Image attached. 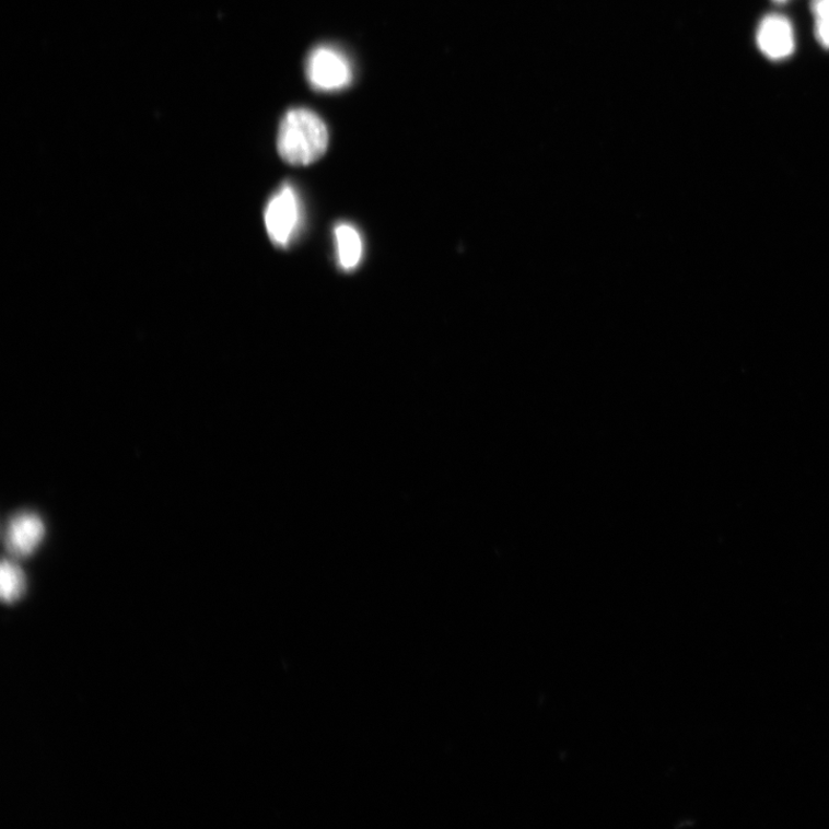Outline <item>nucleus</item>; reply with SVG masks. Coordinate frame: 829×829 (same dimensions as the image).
Returning <instances> with one entry per match:
<instances>
[{"label": "nucleus", "instance_id": "obj_1", "mask_svg": "<svg viewBox=\"0 0 829 829\" xmlns=\"http://www.w3.org/2000/svg\"><path fill=\"white\" fill-rule=\"evenodd\" d=\"M329 147L325 122L307 108H293L282 118L278 133L280 157L294 166L317 162Z\"/></svg>", "mask_w": 829, "mask_h": 829}, {"label": "nucleus", "instance_id": "obj_2", "mask_svg": "<svg viewBox=\"0 0 829 829\" xmlns=\"http://www.w3.org/2000/svg\"><path fill=\"white\" fill-rule=\"evenodd\" d=\"M305 71L314 89L322 92L341 91L353 78L351 63L331 47L314 49L307 59Z\"/></svg>", "mask_w": 829, "mask_h": 829}, {"label": "nucleus", "instance_id": "obj_3", "mask_svg": "<svg viewBox=\"0 0 829 829\" xmlns=\"http://www.w3.org/2000/svg\"><path fill=\"white\" fill-rule=\"evenodd\" d=\"M300 218L297 195L290 184H285L272 196L265 214L271 242L278 247H288L297 231Z\"/></svg>", "mask_w": 829, "mask_h": 829}, {"label": "nucleus", "instance_id": "obj_4", "mask_svg": "<svg viewBox=\"0 0 829 829\" xmlns=\"http://www.w3.org/2000/svg\"><path fill=\"white\" fill-rule=\"evenodd\" d=\"M756 42L760 52L772 61L792 57L796 49L792 21L779 13L763 16L757 28Z\"/></svg>", "mask_w": 829, "mask_h": 829}, {"label": "nucleus", "instance_id": "obj_5", "mask_svg": "<svg viewBox=\"0 0 829 829\" xmlns=\"http://www.w3.org/2000/svg\"><path fill=\"white\" fill-rule=\"evenodd\" d=\"M46 523L33 512L14 515L4 530L8 551L15 558H28L34 554L46 537Z\"/></svg>", "mask_w": 829, "mask_h": 829}, {"label": "nucleus", "instance_id": "obj_6", "mask_svg": "<svg viewBox=\"0 0 829 829\" xmlns=\"http://www.w3.org/2000/svg\"><path fill=\"white\" fill-rule=\"evenodd\" d=\"M336 238L340 266L343 270H354L362 258V240L359 232L348 224L336 227Z\"/></svg>", "mask_w": 829, "mask_h": 829}, {"label": "nucleus", "instance_id": "obj_7", "mask_svg": "<svg viewBox=\"0 0 829 829\" xmlns=\"http://www.w3.org/2000/svg\"><path fill=\"white\" fill-rule=\"evenodd\" d=\"M26 576L20 567L10 560L2 563L0 572V591L5 603L12 604L24 596L26 592Z\"/></svg>", "mask_w": 829, "mask_h": 829}, {"label": "nucleus", "instance_id": "obj_8", "mask_svg": "<svg viewBox=\"0 0 829 829\" xmlns=\"http://www.w3.org/2000/svg\"><path fill=\"white\" fill-rule=\"evenodd\" d=\"M812 13L815 17V35L819 45L829 50V0H812Z\"/></svg>", "mask_w": 829, "mask_h": 829}, {"label": "nucleus", "instance_id": "obj_9", "mask_svg": "<svg viewBox=\"0 0 829 829\" xmlns=\"http://www.w3.org/2000/svg\"><path fill=\"white\" fill-rule=\"evenodd\" d=\"M772 2H774L777 4H784V3H787L789 0H772Z\"/></svg>", "mask_w": 829, "mask_h": 829}]
</instances>
